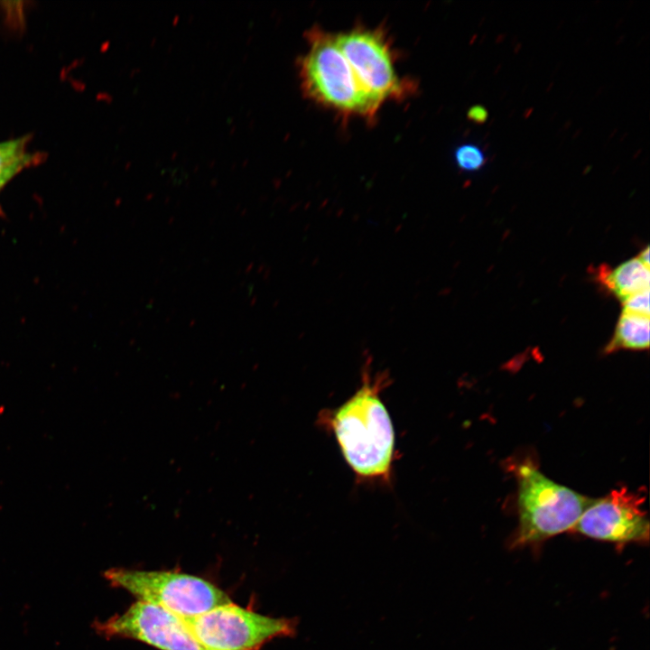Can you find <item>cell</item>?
Listing matches in <instances>:
<instances>
[{"label": "cell", "instance_id": "obj_7", "mask_svg": "<svg viewBox=\"0 0 650 650\" xmlns=\"http://www.w3.org/2000/svg\"><path fill=\"white\" fill-rule=\"evenodd\" d=\"M97 629L105 636L135 639L159 650H207L181 617L139 600L123 614L98 624Z\"/></svg>", "mask_w": 650, "mask_h": 650}, {"label": "cell", "instance_id": "obj_5", "mask_svg": "<svg viewBox=\"0 0 650 650\" xmlns=\"http://www.w3.org/2000/svg\"><path fill=\"white\" fill-rule=\"evenodd\" d=\"M181 618L207 650H259L268 641L293 632L292 622L286 618L259 614L233 602Z\"/></svg>", "mask_w": 650, "mask_h": 650}, {"label": "cell", "instance_id": "obj_14", "mask_svg": "<svg viewBox=\"0 0 650 650\" xmlns=\"http://www.w3.org/2000/svg\"><path fill=\"white\" fill-rule=\"evenodd\" d=\"M468 117L475 123L483 124L487 121L488 113L484 107L477 105L469 109Z\"/></svg>", "mask_w": 650, "mask_h": 650}, {"label": "cell", "instance_id": "obj_3", "mask_svg": "<svg viewBox=\"0 0 650 650\" xmlns=\"http://www.w3.org/2000/svg\"><path fill=\"white\" fill-rule=\"evenodd\" d=\"M309 38L310 48L300 64L304 91L340 112L373 116L381 102L361 85L335 37L314 31Z\"/></svg>", "mask_w": 650, "mask_h": 650}, {"label": "cell", "instance_id": "obj_12", "mask_svg": "<svg viewBox=\"0 0 650 650\" xmlns=\"http://www.w3.org/2000/svg\"><path fill=\"white\" fill-rule=\"evenodd\" d=\"M454 156L457 165L467 172L478 171L487 162L484 151L474 144H464L459 146Z\"/></svg>", "mask_w": 650, "mask_h": 650}, {"label": "cell", "instance_id": "obj_10", "mask_svg": "<svg viewBox=\"0 0 650 650\" xmlns=\"http://www.w3.org/2000/svg\"><path fill=\"white\" fill-rule=\"evenodd\" d=\"M649 316L622 311L605 352L620 349L644 350L649 347Z\"/></svg>", "mask_w": 650, "mask_h": 650}, {"label": "cell", "instance_id": "obj_4", "mask_svg": "<svg viewBox=\"0 0 650 650\" xmlns=\"http://www.w3.org/2000/svg\"><path fill=\"white\" fill-rule=\"evenodd\" d=\"M105 578L139 601L161 607L181 618L196 617L232 602L211 582L182 572L116 568L107 571Z\"/></svg>", "mask_w": 650, "mask_h": 650}, {"label": "cell", "instance_id": "obj_9", "mask_svg": "<svg viewBox=\"0 0 650 650\" xmlns=\"http://www.w3.org/2000/svg\"><path fill=\"white\" fill-rule=\"evenodd\" d=\"M599 283L622 302L630 296L649 290V266L637 257L627 260L614 268L599 269Z\"/></svg>", "mask_w": 650, "mask_h": 650}, {"label": "cell", "instance_id": "obj_1", "mask_svg": "<svg viewBox=\"0 0 650 650\" xmlns=\"http://www.w3.org/2000/svg\"><path fill=\"white\" fill-rule=\"evenodd\" d=\"M388 383L384 373L373 375L367 362L362 385L322 420L336 437L347 463L358 478L388 483L395 457V432L380 398Z\"/></svg>", "mask_w": 650, "mask_h": 650}, {"label": "cell", "instance_id": "obj_6", "mask_svg": "<svg viewBox=\"0 0 650 650\" xmlns=\"http://www.w3.org/2000/svg\"><path fill=\"white\" fill-rule=\"evenodd\" d=\"M645 497L625 487L591 499L572 528L584 536L617 544L647 543L649 520L643 509Z\"/></svg>", "mask_w": 650, "mask_h": 650}, {"label": "cell", "instance_id": "obj_8", "mask_svg": "<svg viewBox=\"0 0 650 650\" xmlns=\"http://www.w3.org/2000/svg\"><path fill=\"white\" fill-rule=\"evenodd\" d=\"M335 39L359 82L374 98L382 102L403 95L404 86L395 74L382 34L360 28Z\"/></svg>", "mask_w": 650, "mask_h": 650}, {"label": "cell", "instance_id": "obj_16", "mask_svg": "<svg viewBox=\"0 0 650 650\" xmlns=\"http://www.w3.org/2000/svg\"><path fill=\"white\" fill-rule=\"evenodd\" d=\"M644 265L650 266L649 247H645L637 256Z\"/></svg>", "mask_w": 650, "mask_h": 650}, {"label": "cell", "instance_id": "obj_13", "mask_svg": "<svg viewBox=\"0 0 650 650\" xmlns=\"http://www.w3.org/2000/svg\"><path fill=\"white\" fill-rule=\"evenodd\" d=\"M649 290L636 293L622 302V311L649 316Z\"/></svg>", "mask_w": 650, "mask_h": 650}, {"label": "cell", "instance_id": "obj_2", "mask_svg": "<svg viewBox=\"0 0 650 650\" xmlns=\"http://www.w3.org/2000/svg\"><path fill=\"white\" fill-rule=\"evenodd\" d=\"M515 476L518 525L510 542L513 548L571 531L591 501L550 479L531 461L523 462Z\"/></svg>", "mask_w": 650, "mask_h": 650}, {"label": "cell", "instance_id": "obj_15", "mask_svg": "<svg viewBox=\"0 0 650 650\" xmlns=\"http://www.w3.org/2000/svg\"><path fill=\"white\" fill-rule=\"evenodd\" d=\"M20 170H12L0 175V190L18 173Z\"/></svg>", "mask_w": 650, "mask_h": 650}, {"label": "cell", "instance_id": "obj_11", "mask_svg": "<svg viewBox=\"0 0 650 650\" xmlns=\"http://www.w3.org/2000/svg\"><path fill=\"white\" fill-rule=\"evenodd\" d=\"M27 138L22 137L0 142V175L12 171H22L33 160L26 153Z\"/></svg>", "mask_w": 650, "mask_h": 650}]
</instances>
